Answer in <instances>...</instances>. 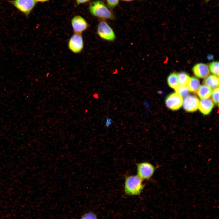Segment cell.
Returning <instances> with one entry per match:
<instances>
[{
  "label": "cell",
  "instance_id": "obj_1",
  "mask_svg": "<svg viewBox=\"0 0 219 219\" xmlns=\"http://www.w3.org/2000/svg\"><path fill=\"white\" fill-rule=\"evenodd\" d=\"M89 9L90 13L93 16L100 19L115 20V16L107 5L101 0L91 2L89 4Z\"/></svg>",
  "mask_w": 219,
  "mask_h": 219
},
{
  "label": "cell",
  "instance_id": "obj_2",
  "mask_svg": "<svg viewBox=\"0 0 219 219\" xmlns=\"http://www.w3.org/2000/svg\"><path fill=\"white\" fill-rule=\"evenodd\" d=\"M143 180L137 175L126 176L124 187L125 194L129 196L140 195L145 186Z\"/></svg>",
  "mask_w": 219,
  "mask_h": 219
},
{
  "label": "cell",
  "instance_id": "obj_3",
  "mask_svg": "<svg viewBox=\"0 0 219 219\" xmlns=\"http://www.w3.org/2000/svg\"><path fill=\"white\" fill-rule=\"evenodd\" d=\"M97 33L101 38L107 41H113L116 38L114 31L105 19L99 20L97 26Z\"/></svg>",
  "mask_w": 219,
  "mask_h": 219
},
{
  "label": "cell",
  "instance_id": "obj_4",
  "mask_svg": "<svg viewBox=\"0 0 219 219\" xmlns=\"http://www.w3.org/2000/svg\"><path fill=\"white\" fill-rule=\"evenodd\" d=\"M137 175L142 180H148L153 176L156 167L152 164L144 162L137 163Z\"/></svg>",
  "mask_w": 219,
  "mask_h": 219
},
{
  "label": "cell",
  "instance_id": "obj_5",
  "mask_svg": "<svg viewBox=\"0 0 219 219\" xmlns=\"http://www.w3.org/2000/svg\"><path fill=\"white\" fill-rule=\"evenodd\" d=\"M9 2L18 10L28 16L35 6V0H12Z\"/></svg>",
  "mask_w": 219,
  "mask_h": 219
},
{
  "label": "cell",
  "instance_id": "obj_6",
  "mask_svg": "<svg viewBox=\"0 0 219 219\" xmlns=\"http://www.w3.org/2000/svg\"><path fill=\"white\" fill-rule=\"evenodd\" d=\"M68 47L70 50L74 54L81 52L84 47L82 34L74 33L68 40Z\"/></svg>",
  "mask_w": 219,
  "mask_h": 219
},
{
  "label": "cell",
  "instance_id": "obj_7",
  "mask_svg": "<svg viewBox=\"0 0 219 219\" xmlns=\"http://www.w3.org/2000/svg\"><path fill=\"white\" fill-rule=\"evenodd\" d=\"M182 97L177 92L169 95L165 99L166 106L170 109L176 110L179 109L183 103Z\"/></svg>",
  "mask_w": 219,
  "mask_h": 219
},
{
  "label": "cell",
  "instance_id": "obj_8",
  "mask_svg": "<svg viewBox=\"0 0 219 219\" xmlns=\"http://www.w3.org/2000/svg\"><path fill=\"white\" fill-rule=\"evenodd\" d=\"M71 24L74 33L82 34L89 27L86 20L80 16H76L71 20Z\"/></svg>",
  "mask_w": 219,
  "mask_h": 219
},
{
  "label": "cell",
  "instance_id": "obj_9",
  "mask_svg": "<svg viewBox=\"0 0 219 219\" xmlns=\"http://www.w3.org/2000/svg\"><path fill=\"white\" fill-rule=\"evenodd\" d=\"M199 101L196 96L188 95L185 97L183 101V107L188 112L196 111L199 108Z\"/></svg>",
  "mask_w": 219,
  "mask_h": 219
},
{
  "label": "cell",
  "instance_id": "obj_10",
  "mask_svg": "<svg viewBox=\"0 0 219 219\" xmlns=\"http://www.w3.org/2000/svg\"><path fill=\"white\" fill-rule=\"evenodd\" d=\"M192 70L196 77L200 78L207 77L210 72L208 66L202 63L196 64L193 67Z\"/></svg>",
  "mask_w": 219,
  "mask_h": 219
},
{
  "label": "cell",
  "instance_id": "obj_11",
  "mask_svg": "<svg viewBox=\"0 0 219 219\" xmlns=\"http://www.w3.org/2000/svg\"><path fill=\"white\" fill-rule=\"evenodd\" d=\"M214 104L210 99H206L201 100L199 102V108L200 112L204 115L209 114L211 111Z\"/></svg>",
  "mask_w": 219,
  "mask_h": 219
},
{
  "label": "cell",
  "instance_id": "obj_12",
  "mask_svg": "<svg viewBox=\"0 0 219 219\" xmlns=\"http://www.w3.org/2000/svg\"><path fill=\"white\" fill-rule=\"evenodd\" d=\"M212 92V89L204 85L200 86L197 92L199 97L202 99H208L211 96Z\"/></svg>",
  "mask_w": 219,
  "mask_h": 219
},
{
  "label": "cell",
  "instance_id": "obj_13",
  "mask_svg": "<svg viewBox=\"0 0 219 219\" xmlns=\"http://www.w3.org/2000/svg\"><path fill=\"white\" fill-rule=\"evenodd\" d=\"M203 83L211 88L215 89L218 87V77L215 75H209L204 79Z\"/></svg>",
  "mask_w": 219,
  "mask_h": 219
},
{
  "label": "cell",
  "instance_id": "obj_14",
  "mask_svg": "<svg viewBox=\"0 0 219 219\" xmlns=\"http://www.w3.org/2000/svg\"><path fill=\"white\" fill-rule=\"evenodd\" d=\"M187 86L189 91L196 93L200 86V82L196 78L192 77L190 78Z\"/></svg>",
  "mask_w": 219,
  "mask_h": 219
},
{
  "label": "cell",
  "instance_id": "obj_15",
  "mask_svg": "<svg viewBox=\"0 0 219 219\" xmlns=\"http://www.w3.org/2000/svg\"><path fill=\"white\" fill-rule=\"evenodd\" d=\"M167 82L170 87L174 89L179 85L177 75L175 73H172L169 76Z\"/></svg>",
  "mask_w": 219,
  "mask_h": 219
},
{
  "label": "cell",
  "instance_id": "obj_16",
  "mask_svg": "<svg viewBox=\"0 0 219 219\" xmlns=\"http://www.w3.org/2000/svg\"><path fill=\"white\" fill-rule=\"evenodd\" d=\"M177 75L179 85L187 86L190 78L189 75L184 72H180Z\"/></svg>",
  "mask_w": 219,
  "mask_h": 219
},
{
  "label": "cell",
  "instance_id": "obj_17",
  "mask_svg": "<svg viewBox=\"0 0 219 219\" xmlns=\"http://www.w3.org/2000/svg\"><path fill=\"white\" fill-rule=\"evenodd\" d=\"M176 92L180 95L182 97H185L188 96L189 91L186 86L179 85L175 89Z\"/></svg>",
  "mask_w": 219,
  "mask_h": 219
},
{
  "label": "cell",
  "instance_id": "obj_18",
  "mask_svg": "<svg viewBox=\"0 0 219 219\" xmlns=\"http://www.w3.org/2000/svg\"><path fill=\"white\" fill-rule=\"evenodd\" d=\"M209 70L215 75L218 77L219 75V62L218 61L213 62L209 64Z\"/></svg>",
  "mask_w": 219,
  "mask_h": 219
},
{
  "label": "cell",
  "instance_id": "obj_19",
  "mask_svg": "<svg viewBox=\"0 0 219 219\" xmlns=\"http://www.w3.org/2000/svg\"><path fill=\"white\" fill-rule=\"evenodd\" d=\"M80 219H98L97 215L93 212L89 211L85 213Z\"/></svg>",
  "mask_w": 219,
  "mask_h": 219
},
{
  "label": "cell",
  "instance_id": "obj_20",
  "mask_svg": "<svg viewBox=\"0 0 219 219\" xmlns=\"http://www.w3.org/2000/svg\"><path fill=\"white\" fill-rule=\"evenodd\" d=\"M120 0H106V5L111 9L116 8L119 4Z\"/></svg>",
  "mask_w": 219,
  "mask_h": 219
},
{
  "label": "cell",
  "instance_id": "obj_21",
  "mask_svg": "<svg viewBox=\"0 0 219 219\" xmlns=\"http://www.w3.org/2000/svg\"><path fill=\"white\" fill-rule=\"evenodd\" d=\"M212 99L216 104H218L219 102V88L214 89L212 94Z\"/></svg>",
  "mask_w": 219,
  "mask_h": 219
},
{
  "label": "cell",
  "instance_id": "obj_22",
  "mask_svg": "<svg viewBox=\"0 0 219 219\" xmlns=\"http://www.w3.org/2000/svg\"><path fill=\"white\" fill-rule=\"evenodd\" d=\"M113 122V118L107 117L105 120L104 125L106 127H109Z\"/></svg>",
  "mask_w": 219,
  "mask_h": 219
},
{
  "label": "cell",
  "instance_id": "obj_23",
  "mask_svg": "<svg viewBox=\"0 0 219 219\" xmlns=\"http://www.w3.org/2000/svg\"><path fill=\"white\" fill-rule=\"evenodd\" d=\"M90 0H76V2L78 5L84 3L88 2Z\"/></svg>",
  "mask_w": 219,
  "mask_h": 219
},
{
  "label": "cell",
  "instance_id": "obj_24",
  "mask_svg": "<svg viewBox=\"0 0 219 219\" xmlns=\"http://www.w3.org/2000/svg\"><path fill=\"white\" fill-rule=\"evenodd\" d=\"M36 2H45L46 1H49V0H35Z\"/></svg>",
  "mask_w": 219,
  "mask_h": 219
},
{
  "label": "cell",
  "instance_id": "obj_25",
  "mask_svg": "<svg viewBox=\"0 0 219 219\" xmlns=\"http://www.w3.org/2000/svg\"><path fill=\"white\" fill-rule=\"evenodd\" d=\"M122 1H124V2H132L136 0H121Z\"/></svg>",
  "mask_w": 219,
  "mask_h": 219
},
{
  "label": "cell",
  "instance_id": "obj_26",
  "mask_svg": "<svg viewBox=\"0 0 219 219\" xmlns=\"http://www.w3.org/2000/svg\"><path fill=\"white\" fill-rule=\"evenodd\" d=\"M212 0H204V2L205 3H208L210 1Z\"/></svg>",
  "mask_w": 219,
  "mask_h": 219
}]
</instances>
